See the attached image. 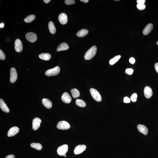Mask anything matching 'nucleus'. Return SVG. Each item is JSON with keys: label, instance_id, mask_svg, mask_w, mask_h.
I'll return each mask as SVG.
<instances>
[{"label": "nucleus", "instance_id": "nucleus-1", "mask_svg": "<svg viewBox=\"0 0 158 158\" xmlns=\"http://www.w3.org/2000/svg\"><path fill=\"white\" fill-rule=\"evenodd\" d=\"M96 47L93 46L91 47L85 54L84 58L86 60H89L94 57L97 52Z\"/></svg>", "mask_w": 158, "mask_h": 158}, {"label": "nucleus", "instance_id": "nucleus-2", "mask_svg": "<svg viewBox=\"0 0 158 158\" xmlns=\"http://www.w3.org/2000/svg\"><path fill=\"white\" fill-rule=\"evenodd\" d=\"M60 67L59 66H57L47 70L45 73V74L48 77L57 75L60 72Z\"/></svg>", "mask_w": 158, "mask_h": 158}, {"label": "nucleus", "instance_id": "nucleus-3", "mask_svg": "<svg viewBox=\"0 0 158 158\" xmlns=\"http://www.w3.org/2000/svg\"><path fill=\"white\" fill-rule=\"evenodd\" d=\"M91 95L95 101L100 102L102 101V97L101 95L96 90L92 88L90 89Z\"/></svg>", "mask_w": 158, "mask_h": 158}, {"label": "nucleus", "instance_id": "nucleus-4", "mask_svg": "<svg viewBox=\"0 0 158 158\" xmlns=\"http://www.w3.org/2000/svg\"><path fill=\"white\" fill-rule=\"evenodd\" d=\"M68 145L66 144L59 147L57 150L58 154L60 156H65L68 151Z\"/></svg>", "mask_w": 158, "mask_h": 158}, {"label": "nucleus", "instance_id": "nucleus-5", "mask_svg": "<svg viewBox=\"0 0 158 158\" xmlns=\"http://www.w3.org/2000/svg\"><path fill=\"white\" fill-rule=\"evenodd\" d=\"M70 126L68 122L65 121H60L57 125L58 129L60 130H66L70 128Z\"/></svg>", "mask_w": 158, "mask_h": 158}, {"label": "nucleus", "instance_id": "nucleus-6", "mask_svg": "<svg viewBox=\"0 0 158 158\" xmlns=\"http://www.w3.org/2000/svg\"><path fill=\"white\" fill-rule=\"evenodd\" d=\"M26 38L28 41L32 43L35 42L37 38L36 33L31 32L27 33L26 35Z\"/></svg>", "mask_w": 158, "mask_h": 158}, {"label": "nucleus", "instance_id": "nucleus-7", "mask_svg": "<svg viewBox=\"0 0 158 158\" xmlns=\"http://www.w3.org/2000/svg\"><path fill=\"white\" fill-rule=\"evenodd\" d=\"M17 74L16 69L14 68H12L10 69V82L13 83L16 81L17 79Z\"/></svg>", "mask_w": 158, "mask_h": 158}, {"label": "nucleus", "instance_id": "nucleus-8", "mask_svg": "<svg viewBox=\"0 0 158 158\" xmlns=\"http://www.w3.org/2000/svg\"><path fill=\"white\" fill-rule=\"evenodd\" d=\"M23 49L22 43L20 40L16 39L15 42V49L18 53L22 52Z\"/></svg>", "mask_w": 158, "mask_h": 158}, {"label": "nucleus", "instance_id": "nucleus-9", "mask_svg": "<svg viewBox=\"0 0 158 158\" xmlns=\"http://www.w3.org/2000/svg\"><path fill=\"white\" fill-rule=\"evenodd\" d=\"M86 147L84 145H77L74 149V152L76 155L79 154L84 152L86 149Z\"/></svg>", "mask_w": 158, "mask_h": 158}, {"label": "nucleus", "instance_id": "nucleus-10", "mask_svg": "<svg viewBox=\"0 0 158 158\" xmlns=\"http://www.w3.org/2000/svg\"><path fill=\"white\" fill-rule=\"evenodd\" d=\"M41 120L39 118H35L33 121V128L35 131L37 130L40 126Z\"/></svg>", "mask_w": 158, "mask_h": 158}, {"label": "nucleus", "instance_id": "nucleus-11", "mask_svg": "<svg viewBox=\"0 0 158 158\" xmlns=\"http://www.w3.org/2000/svg\"><path fill=\"white\" fill-rule=\"evenodd\" d=\"M58 19L61 24L65 25L68 22L67 15L64 13H60Z\"/></svg>", "mask_w": 158, "mask_h": 158}, {"label": "nucleus", "instance_id": "nucleus-12", "mask_svg": "<svg viewBox=\"0 0 158 158\" xmlns=\"http://www.w3.org/2000/svg\"><path fill=\"white\" fill-rule=\"evenodd\" d=\"M61 99L64 103H69L71 102L72 98L69 93L67 92H65L62 95Z\"/></svg>", "mask_w": 158, "mask_h": 158}, {"label": "nucleus", "instance_id": "nucleus-13", "mask_svg": "<svg viewBox=\"0 0 158 158\" xmlns=\"http://www.w3.org/2000/svg\"><path fill=\"white\" fill-rule=\"evenodd\" d=\"M144 96L147 98H150L153 95L152 90L149 86H146L144 89Z\"/></svg>", "mask_w": 158, "mask_h": 158}, {"label": "nucleus", "instance_id": "nucleus-14", "mask_svg": "<svg viewBox=\"0 0 158 158\" xmlns=\"http://www.w3.org/2000/svg\"><path fill=\"white\" fill-rule=\"evenodd\" d=\"M19 128L16 126L13 127L9 130L7 135L9 137L14 136L19 132Z\"/></svg>", "mask_w": 158, "mask_h": 158}, {"label": "nucleus", "instance_id": "nucleus-15", "mask_svg": "<svg viewBox=\"0 0 158 158\" xmlns=\"http://www.w3.org/2000/svg\"><path fill=\"white\" fill-rule=\"evenodd\" d=\"M153 25L151 23L148 24L144 28L143 33L144 35H148L153 30Z\"/></svg>", "mask_w": 158, "mask_h": 158}, {"label": "nucleus", "instance_id": "nucleus-16", "mask_svg": "<svg viewBox=\"0 0 158 158\" xmlns=\"http://www.w3.org/2000/svg\"><path fill=\"white\" fill-rule=\"evenodd\" d=\"M137 129L139 131L144 135L148 134V128L145 125L142 124H139L137 126Z\"/></svg>", "mask_w": 158, "mask_h": 158}, {"label": "nucleus", "instance_id": "nucleus-17", "mask_svg": "<svg viewBox=\"0 0 158 158\" xmlns=\"http://www.w3.org/2000/svg\"><path fill=\"white\" fill-rule=\"evenodd\" d=\"M0 107L3 111L6 113H9L10 112V110L8 107L3 100L1 98L0 99Z\"/></svg>", "mask_w": 158, "mask_h": 158}, {"label": "nucleus", "instance_id": "nucleus-18", "mask_svg": "<svg viewBox=\"0 0 158 158\" xmlns=\"http://www.w3.org/2000/svg\"><path fill=\"white\" fill-rule=\"evenodd\" d=\"M42 103L43 105L48 109H51L52 106V103L49 99L43 98L42 100Z\"/></svg>", "mask_w": 158, "mask_h": 158}, {"label": "nucleus", "instance_id": "nucleus-19", "mask_svg": "<svg viewBox=\"0 0 158 158\" xmlns=\"http://www.w3.org/2000/svg\"><path fill=\"white\" fill-rule=\"evenodd\" d=\"M69 48V46L65 42H63L58 47L57 49V51L60 52V51H65L67 50Z\"/></svg>", "mask_w": 158, "mask_h": 158}, {"label": "nucleus", "instance_id": "nucleus-20", "mask_svg": "<svg viewBox=\"0 0 158 158\" xmlns=\"http://www.w3.org/2000/svg\"><path fill=\"white\" fill-rule=\"evenodd\" d=\"M88 33L89 31L87 30L86 29H82L79 31L77 33V36L78 37H83L86 36Z\"/></svg>", "mask_w": 158, "mask_h": 158}, {"label": "nucleus", "instance_id": "nucleus-21", "mask_svg": "<svg viewBox=\"0 0 158 158\" xmlns=\"http://www.w3.org/2000/svg\"><path fill=\"white\" fill-rule=\"evenodd\" d=\"M48 28L51 34H54L56 33V28L53 23L52 22H49L48 24Z\"/></svg>", "mask_w": 158, "mask_h": 158}, {"label": "nucleus", "instance_id": "nucleus-22", "mask_svg": "<svg viewBox=\"0 0 158 158\" xmlns=\"http://www.w3.org/2000/svg\"><path fill=\"white\" fill-rule=\"evenodd\" d=\"M39 57L41 59L44 60H49L51 59V54L48 53H42L39 56Z\"/></svg>", "mask_w": 158, "mask_h": 158}, {"label": "nucleus", "instance_id": "nucleus-23", "mask_svg": "<svg viewBox=\"0 0 158 158\" xmlns=\"http://www.w3.org/2000/svg\"><path fill=\"white\" fill-rule=\"evenodd\" d=\"M71 92L73 98H76L79 97L80 92L78 89H73L71 90Z\"/></svg>", "mask_w": 158, "mask_h": 158}, {"label": "nucleus", "instance_id": "nucleus-24", "mask_svg": "<svg viewBox=\"0 0 158 158\" xmlns=\"http://www.w3.org/2000/svg\"><path fill=\"white\" fill-rule=\"evenodd\" d=\"M76 104L79 107H84L86 106L85 102L83 100L80 99H77L76 101Z\"/></svg>", "mask_w": 158, "mask_h": 158}, {"label": "nucleus", "instance_id": "nucleus-25", "mask_svg": "<svg viewBox=\"0 0 158 158\" xmlns=\"http://www.w3.org/2000/svg\"><path fill=\"white\" fill-rule=\"evenodd\" d=\"M36 16L35 15L32 14L27 16L24 20V21L26 23H30L35 19Z\"/></svg>", "mask_w": 158, "mask_h": 158}, {"label": "nucleus", "instance_id": "nucleus-26", "mask_svg": "<svg viewBox=\"0 0 158 158\" xmlns=\"http://www.w3.org/2000/svg\"><path fill=\"white\" fill-rule=\"evenodd\" d=\"M121 57V56L120 55L115 56V57H114L113 58H112L110 60L109 62V64L111 65H113L114 64H115L117 63Z\"/></svg>", "mask_w": 158, "mask_h": 158}, {"label": "nucleus", "instance_id": "nucleus-27", "mask_svg": "<svg viewBox=\"0 0 158 158\" xmlns=\"http://www.w3.org/2000/svg\"><path fill=\"white\" fill-rule=\"evenodd\" d=\"M31 146L32 148L38 150H41L42 149V146L39 143H33L31 145Z\"/></svg>", "mask_w": 158, "mask_h": 158}, {"label": "nucleus", "instance_id": "nucleus-28", "mask_svg": "<svg viewBox=\"0 0 158 158\" xmlns=\"http://www.w3.org/2000/svg\"><path fill=\"white\" fill-rule=\"evenodd\" d=\"M137 7L139 10H142L145 9L146 6L144 4H138L137 5Z\"/></svg>", "mask_w": 158, "mask_h": 158}, {"label": "nucleus", "instance_id": "nucleus-29", "mask_svg": "<svg viewBox=\"0 0 158 158\" xmlns=\"http://www.w3.org/2000/svg\"><path fill=\"white\" fill-rule=\"evenodd\" d=\"M137 94L136 93H134L133 94L131 97L130 100L133 102H135L137 101Z\"/></svg>", "mask_w": 158, "mask_h": 158}, {"label": "nucleus", "instance_id": "nucleus-30", "mask_svg": "<svg viewBox=\"0 0 158 158\" xmlns=\"http://www.w3.org/2000/svg\"><path fill=\"white\" fill-rule=\"evenodd\" d=\"M75 1L74 0H65V4L67 5H71L75 3Z\"/></svg>", "mask_w": 158, "mask_h": 158}, {"label": "nucleus", "instance_id": "nucleus-31", "mask_svg": "<svg viewBox=\"0 0 158 158\" xmlns=\"http://www.w3.org/2000/svg\"><path fill=\"white\" fill-rule=\"evenodd\" d=\"M5 58L6 56L5 54L2 51L0 50V59L1 60H5Z\"/></svg>", "mask_w": 158, "mask_h": 158}, {"label": "nucleus", "instance_id": "nucleus-32", "mask_svg": "<svg viewBox=\"0 0 158 158\" xmlns=\"http://www.w3.org/2000/svg\"><path fill=\"white\" fill-rule=\"evenodd\" d=\"M125 72L127 74L131 75L133 73V70L132 68H128L126 70Z\"/></svg>", "mask_w": 158, "mask_h": 158}, {"label": "nucleus", "instance_id": "nucleus-33", "mask_svg": "<svg viewBox=\"0 0 158 158\" xmlns=\"http://www.w3.org/2000/svg\"><path fill=\"white\" fill-rule=\"evenodd\" d=\"M131 101V100L130 98L127 97H125L124 98V102L125 103H130Z\"/></svg>", "mask_w": 158, "mask_h": 158}, {"label": "nucleus", "instance_id": "nucleus-34", "mask_svg": "<svg viewBox=\"0 0 158 158\" xmlns=\"http://www.w3.org/2000/svg\"><path fill=\"white\" fill-rule=\"evenodd\" d=\"M129 62L130 63L132 64H133L135 62V60L134 58L133 57H131L129 60Z\"/></svg>", "mask_w": 158, "mask_h": 158}, {"label": "nucleus", "instance_id": "nucleus-35", "mask_svg": "<svg viewBox=\"0 0 158 158\" xmlns=\"http://www.w3.org/2000/svg\"><path fill=\"white\" fill-rule=\"evenodd\" d=\"M145 2V0H137V2L138 4H144Z\"/></svg>", "mask_w": 158, "mask_h": 158}, {"label": "nucleus", "instance_id": "nucleus-36", "mask_svg": "<svg viewBox=\"0 0 158 158\" xmlns=\"http://www.w3.org/2000/svg\"><path fill=\"white\" fill-rule=\"evenodd\" d=\"M155 68L156 70L158 73V63H156L155 65Z\"/></svg>", "mask_w": 158, "mask_h": 158}, {"label": "nucleus", "instance_id": "nucleus-37", "mask_svg": "<svg viewBox=\"0 0 158 158\" xmlns=\"http://www.w3.org/2000/svg\"><path fill=\"white\" fill-rule=\"evenodd\" d=\"M5 158H15V157L14 155H10L6 156Z\"/></svg>", "mask_w": 158, "mask_h": 158}, {"label": "nucleus", "instance_id": "nucleus-38", "mask_svg": "<svg viewBox=\"0 0 158 158\" xmlns=\"http://www.w3.org/2000/svg\"><path fill=\"white\" fill-rule=\"evenodd\" d=\"M80 1H83V2L85 3H87L89 2V0H80Z\"/></svg>", "mask_w": 158, "mask_h": 158}, {"label": "nucleus", "instance_id": "nucleus-39", "mask_svg": "<svg viewBox=\"0 0 158 158\" xmlns=\"http://www.w3.org/2000/svg\"><path fill=\"white\" fill-rule=\"evenodd\" d=\"M51 1V0H43L44 2L46 3H48V2H49Z\"/></svg>", "mask_w": 158, "mask_h": 158}, {"label": "nucleus", "instance_id": "nucleus-40", "mask_svg": "<svg viewBox=\"0 0 158 158\" xmlns=\"http://www.w3.org/2000/svg\"><path fill=\"white\" fill-rule=\"evenodd\" d=\"M4 23H2L0 24V28H3L4 27Z\"/></svg>", "mask_w": 158, "mask_h": 158}, {"label": "nucleus", "instance_id": "nucleus-41", "mask_svg": "<svg viewBox=\"0 0 158 158\" xmlns=\"http://www.w3.org/2000/svg\"><path fill=\"white\" fill-rule=\"evenodd\" d=\"M156 43H157V45H158V41H157Z\"/></svg>", "mask_w": 158, "mask_h": 158}, {"label": "nucleus", "instance_id": "nucleus-42", "mask_svg": "<svg viewBox=\"0 0 158 158\" xmlns=\"http://www.w3.org/2000/svg\"><path fill=\"white\" fill-rule=\"evenodd\" d=\"M66 155H65V157H66Z\"/></svg>", "mask_w": 158, "mask_h": 158}]
</instances>
